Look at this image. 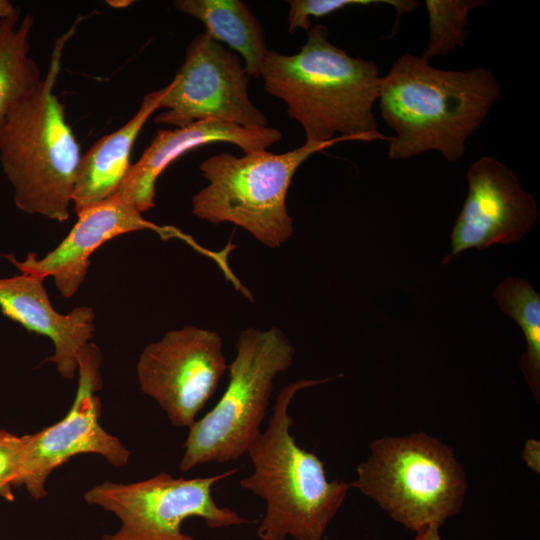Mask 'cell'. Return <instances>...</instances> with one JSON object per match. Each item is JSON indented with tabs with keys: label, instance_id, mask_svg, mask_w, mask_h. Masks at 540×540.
<instances>
[{
	"label": "cell",
	"instance_id": "ba28073f",
	"mask_svg": "<svg viewBox=\"0 0 540 540\" xmlns=\"http://www.w3.org/2000/svg\"><path fill=\"white\" fill-rule=\"evenodd\" d=\"M235 473L232 469L186 479L163 471L128 484L106 480L86 491L83 498L120 520L118 530L105 534L102 540H195L182 531L183 522L191 517L216 529L249 522L234 510L219 506L212 495L217 482Z\"/></svg>",
	"mask_w": 540,
	"mask_h": 540
},
{
	"label": "cell",
	"instance_id": "4316f807",
	"mask_svg": "<svg viewBox=\"0 0 540 540\" xmlns=\"http://www.w3.org/2000/svg\"><path fill=\"white\" fill-rule=\"evenodd\" d=\"M107 3L114 7H124L129 5L131 1H108Z\"/></svg>",
	"mask_w": 540,
	"mask_h": 540
},
{
	"label": "cell",
	"instance_id": "d6986e66",
	"mask_svg": "<svg viewBox=\"0 0 540 540\" xmlns=\"http://www.w3.org/2000/svg\"><path fill=\"white\" fill-rule=\"evenodd\" d=\"M499 309L522 329L527 350L520 359V368L539 402L540 397V295L522 279L508 277L494 290Z\"/></svg>",
	"mask_w": 540,
	"mask_h": 540
},
{
	"label": "cell",
	"instance_id": "9a60e30c",
	"mask_svg": "<svg viewBox=\"0 0 540 540\" xmlns=\"http://www.w3.org/2000/svg\"><path fill=\"white\" fill-rule=\"evenodd\" d=\"M0 312L26 330L49 338L54 354L46 361L54 363L63 378L75 376L78 355L95 331L91 307H76L66 315L60 314L51 305L43 280L20 273L0 278Z\"/></svg>",
	"mask_w": 540,
	"mask_h": 540
},
{
	"label": "cell",
	"instance_id": "52a82bcc",
	"mask_svg": "<svg viewBox=\"0 0 540 540\" xmlns=\"http://www.w3.org/2000/svg\"><path fill=\"white\" fill-rule=\"evenodd\" d=\"M309 143L282 154L266 149L235 156L212 155L200 164L208 185L192 198V214L212 224L232 223L270 248L286 243L294 232L286 198L299 166L313 153L337 142Z\"/></svg>",
	"mask_w": 540,
	"mask_h": 540
},
{
	"label": "cell",
	"instance_id": "2e32d148",
	"mask_svg": "<svg viewBox=\"0 0 540 540\" xmlns=\"http://www.w3.org/2000/svg\"><path fill=\"white\" fill-rule=\"evenodd\" d=\"M165 92L166 86L147 93L138 112L126 124L100 138L81 156L72 194L76 213L117 193L131 167L135 140L148 118L159 109Z\"/></svg>",
	"mask_w": 540,
	"mask_h": 540
},
{
	"label": "cell",
	"instance_id": "d4e9b609",
	"mask_svg": "<svg viewBox=\"0 0 540 540\" xmlns=\"http://www.w3.org/2000/svg\"><path fill=\"white\" fill-rule=\"evenodd\" d=\"M19 8H16L8 0H0V19L13 16Z\"/></svg>",
	"mask_w": 540,
	"mask_h": 540
},
{
	"label": "cell",
	"instance_id": "3957f363",
	"mask_svg": "<svg viewBox=\"0 0 540 540\" xmlns=\"http://www.w3.org/2000/svg\"><path fill=\"white\" fill-rule=\"evenodd\" d=\"M336 377L302 379L283 387L265 430L246 453L253 472L240 486L266 503L257 528L262 540H321L351 488L344 481H329L321 459L299 446L290 431L294 396Z\"/></svg>",
	"mask_w": 540,
	"mask_h": 540
},
{
	"label": "cell",
	"instance_id": "e0dca14e",
	"mask_svg": "<svg viewBox=\"0 0 540 540\" xmlns=\"http://www.w3.org/2000/svg\"><path fill=\"white\" fill-rule=\"evenodd\" d=\"M173 6L201 21L205 33L213 40L239 53L249 77L260 76L268 52L265 34L245 3L240 0H176Z\"/></svg>",
	"mask_w": 540,
	"mask_h": 540
},
{
	"label": "cell",
	"instance_id": "6da1fadb",
	"mask_svg": "<svg viewBox=\"0 0 540 540\" xmlns=\"http://www.w3.org/2000/svg\"><path fill=\"white\" fill-rule=\"evenodd\" d=\"M501 93L485 67L442 70L420 56L402 54L381 77L377 100L382 119L395 132L388 157L403 160L437 151L457 162Z\"/></svg>",
	"mask_w": 540,
	"mask_h": 540
},
{
	"label": "cell",
	"instance_id": "9c48e42d",
	"mask_svg": "<svg viewBox=\"0 0 540 540\" xmlns=\"http://www.w3.org/2000/svg\"><path fill=\"white\" fill-rule=\"evenodd\" d=\"M100 348L87 343L78 355V387L74 401L57 423L21 436L19 467L13 488L24 487L33 499L47 495L46 482L71 457L97 454L114 467L127 465L131 451L99 422L102 388Z\"/></svg>",
	"mask_w": 540,
	"mask_h": 540
},
{
	"label": "cell",
	"instance_id": "7a4b0ae2",
	"mask_svg": "<svg viewBox=\"0 0 540 540\" xmlns=\"http://www.w3.org/2000/svg\"><path fill=\"white\" fill-rule=\"evenodd\" d=\"M328 29L315 24L294 55L268 50L260 76L265 90L287 106L306 142L337 136L354 141L390 140L378 129L373 111L381 76L372 60L352 57L328 40Z\"/></svg>",
	"mask_w": 540,
	"mask_h": 540
},
{
	"label": "cell",
	"instance_id": "603a6c76",
	"mask_svg": "<svg viewBox=\"0 0 540 540\" xmlns=\"http://www.w3.org/2000/svg\"><path fill=\"white\" fill-rule=\"evenodd\" d=\"M526 465L534 472H540V443L536 439H528L522 452Z\"/></svg>",
	"mask_w": 540,
	"mask_h": 540
},
{
	"label": "cell",
	"instance_id": "30bf717a",
	"mask_svg": "<svg viewBox=\"0 0 540 540\" xmlns=\"http://www.w3.org/2000/svg\"><path fill=\"white\" fill-rule=\"evenodd\" d=\"M238 56L206 33L193 37L184 62L159 105L157 124L184 127L208 119L247 128L268 127V118L250 100Z\"/></svg>",
	"mask_w": 540,
	"mask_h": 540
},
{
	"label": "cell",
	"instance_id": "ffe728a7",
	"mask_svg": "<svg viewBox=\"0 0 540 540\" xmlns=\"http://www.w3.org/2000/svg\"><path fill=\"white\" fill-rule=\"evenodd\" d=\"M485 5L487 2L482 0H425L430 38L421 57L429 62L464 46L469 36L468 13Z\"/></svg>",
	"mask_w": 540,
	"mask_h": 540
},
{
	"label": "cell",
	"instance_id": "ac0fdd59",
	"mask_svg": "<svg viewBox=\"0 0 540 540\" xmlns=\"http://www.w3.org/2000/svg\"><path fill=\"white\" fill-rule=\"evenodd\" d=\"M20 14L19 9L0 19V137L12 110L42 81L36 62L29 56L34 18L27 13L20 19Z\"/></svg>",
	"mask_w": 540,
	"mask_h": 540
},
{
	"label": "cell",
	"instance_id": "5b68a950",
	"mask_svg": "<svg viewBox=\"0 0 540 540\" xmlns=\"http://www.w3.org/2000/svg\"><path fill=\"white\" fill-rule=\"evenodd\" d=\"M369 450L350 486L408 530L441 527L461 511L466 475L453 449L439 439L424 432L386 436Z\"/></svg>",
	"mask_w": 540,
	"mask_h": 540
},
{
	"label": "cell",
	"instance_id": "5bb4252c",
	"mask_svg": "<svg viewBox=\"0 0 540 540\" xmlns=\"http://www.w3.org/2000/svg\"><path fill=\"white\" fill-rule=\"evenodd\" d=\"M273 127L247 128L225 121L208 119L172 130H158L141 158L131 165L117 194L141 213L155 204V184L159 175L182 154L213 142H228L244 153L270 147L281 139Z\"/></svg>",
	"mask_w": 540,
	"mask_h": 540
},
{
	"label": "cell",
	"instance_id": "484cf974",
	"mask_svg": "<svg viewBox=\"0 0 540 540\" xmlns=\"http://www.w3.org/2000/svg\"><path fill=\"white\" fill-rule=\"evenodd\" d=\"M0 497L9 501H14L13 487L0 481Z\"/></svg>",
	"mask_w": 540,
	"mask_h": 540
},
{
	"label": "cell",
	"instance_id": "8992f818",
	"mask_svg": "<svg viewBox=\"0 0 540 540\" xmlns=\"http://www.w3.org/2000/svg\"><path fill=\"white\" fill-rule=\"evenodd\" d=\"M295 348L278 327L239 333L220 399L190 427L179 469L238 460L260 435L274 379L288 370Z\"/></svg>",
	"mask_w": 540,
	"mask_h": 540
},
{
	"label": "cell",
	"instance_id": "7c38bea8",
	"mask_svg": "<svg viewBox=\"0 0 540 540\" xmlns=\"http://www.w3.org/2000/svg\"><path fill=\"white\" fill-rule=\"evenodd\" d=\"M466 178L468 195L450 236L452 251L443 264L471 248L517 242L538 219L533 196L498 158L481 156L469 166Z\"/></svg>",
	"mask_w": 540,
	"mask_h": 540
},
{
	"label": "cell",
	"instance_id": "277c9868",
	"mask_svg": "<svg viewBox=\"0 0 540 540\" xmlns=\"http://www.w3.org/2000/svg\"><path fill=\"white\" fill-rule=\"evenodd\" d=\"M83 18L57 38L45 78L15 106L0 137L1 166L16 207L60 223L70 217L81 154L54 87L64 46Z\"/></svg>",
	"mask_w": 540,
	"mask_h": 540
},
{
	"label": "cell",
	"instance_id": "8fae6325",
	"mask_svg": "<svg viewBox=\"0 0 540 540\" xmlns=\"http://www.w3.org/2000/svg\"><path fill=\"white\" fill-rule=\"evenodd\" d=\"M227 369L221 336L188 325L143 349L137 377L141 392L157 402L172 425L189 428Z\"/></svg>",
	"mask_w": 540,
	"mask_h": 540
},
{
	"label": "cell",
	"instance_id": "44dd1931",
	"mask_svg": "<svg viewBox=\"0 0 540 540\" xmlns=\"http://www.w3.org/2000/svg\"><path fill=\"white\" fill-rule=\"evenodd\" d=\"M288 29L290 33L297 29L308 32L310 18H319L350 6H369L385 4L392 6L397 12V21L401 15L411 13L419 3L414 0H289Z\"/></svg>",
	"mask_w": 540,
	"mask_h": 540
},
{
	"label": "cell",
	"instance_id": "83f0119b",
	"mask_svg": "<svg viewBox=\"0 0 540 540\" xmlns=\"http://www.w3.org/2000/svg\"><path fill=\"white\" fill-rule=\"evenodd\" d=\"M7 431L0 428V436L4 435Z\"/></svg>",
	"mask_w": 540,
	"mask_h": 540
},
{
	"label": "cell",
	"instance_id": "cb8c5ba5",
	"mask_svg": "<svg viewBox=\"0 0 540 540\" xmlns=\"http://www.w3.org/2000/svg\"><path fill=\"white\" fill-rule=\"evenodd\" d=\"M439 526L432 525L416 532L414 540H442L439 533Z\"/></svg>",
	"mask_w": 540,
	"mask_h": 540
},
{
	"label": "cell",
	"instance_id": "7402d4cb",
	"mask_svg": "<svg viewBox=\"0 0 540 540\" xmlns=\"http://www.w3.org/2000/svg\"><path fill=\"white\" fill-rule=\"evenodd\" d=\"M21 445V436L8 431L0 436V481L11 486L19 467Z\"/></svg>",
	"mask_w": 540,
	"mask_h": 540
},
{
	"label": "cell",
	"instance_id": "4fadbf2b",
	"mask_svg": "<svg viewBox=\"0 0 540 540\" xmlns=\"http://www.w3.org/2000/svg\"><path fill=\"white\" fill-rule=\"evenodd\" d=\"M76 214L78 220L68 235L44 257L38 258L33 252L21 261L13 254L3 256L20 273L42 280L52 276L59 293L69 298L77 293L84 282L91 255L107 241L125 233L149 229L164 239L179 238L204 255L208 252L178 229L149 222L133 204L117 193Z\"/></svg>",
	"mask_w": 540,
	"mask_h": 540
}]
</instances>
